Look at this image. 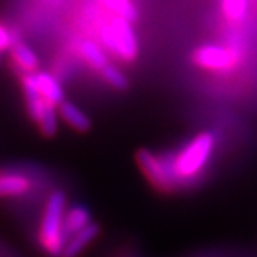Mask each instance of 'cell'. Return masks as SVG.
Returning a JSON list of instances; mask_svg holds the SVG:
<instances>
[{
    "label": "cell",
    "instance_id": "9a60e30c",
    "mask_svg": "<svg viewBox=\"0 0 257 257\" xmlns=\"http://www.w3.org/2000/svg\"><path fill=\"white\" fill-rule=\"evenodd\" d=\"M249 0H222V11L228 21L240 22L248 13Z\"/></svg>",
    "mask_w": 257,
    "mask_h": 257
},
{
    "label": "cell",
    "instance_id": "ac0fdd59",
    "mask_svg": "<svg viewBox=\"0 0 257 257\" xmlns=\"http://www.w3.org/2000/svg\"><path fill=\"white\" fill-rule=\"evenodd\" d=\"M14 42H17V41L13 39V36L7 30V27H4L2 24H0V54L5 53L7 50H11Z\"/></svg>",
    "mask_w": 257,
    "mask_h": 257
},
{
    "label": "cell",
    "instance_id": "277c9868",
    "mask_svg": "<svg viewBox=\"0 0 257 257\" xmlns=\"http://www.w3.org/2000/svg\"><path fill=\"white\" fill-rule=\"evenodd\" d=\"M137 163L143 175L155 189L171 192L178 186L172 175L168 158L158 157L148 149H140L137 152Z\"/></svg>",
    "mask_w": 257,
    "mask_h": 257
},
{
    "label": "cell",
    "instance_id": "8fae6325",
    "mask_svg": "<svg viewBox=\"0 0 257 257\" xmlns=\"http://www.w3.org/2000/svg\"><path fill=\"white\" fill-rule=\"evenodd\" d=\"M10 51H11V58H13L14 64L24 71V75H31V73L39 71L41 61H39L38 53H36L31 47L17 41V42H14V45L11 47Z\"/></svg>",
    "mask_w": 257,
    "mask_h": 257
},
{
    "label": "cell",
    "instance_id": "5b68a950",
    "mask_svg": "<svg viewBox=\"0 0 257 257\" xmlns=\"http://www.w3.org/2000/svg\"><path fill=\"white\" fill-rule=\"evenodd\" d=\"M192 61L197 67L209 71H229L238 61L237 53L223 45H203L194 51Z\"/></svg>",
    "mask_w": 257,
    "mask_h": 257
},
{
    "label": "cell",
    "instance_id": "30bf717a",
    "mask_svg": "<svg viewBox=\"0 0 257 257\" xmlns=\"http://www.w3.org/2000/svg\"><path fill=\"white\" fill-rule=\"evenodd\" d=\"M31 191V180L19 172H0V197H22Z\"/></svg>",
    "mask_w": 257,
    "mask_h": 257
},
{
    "label": "cell",
    "instance_id": "7c38bea8",
    "mask_svg": "<svg viewBox=\"0 0 257 257\" xmlns=\"http://www.w3.org/2000/svg\"><path fill=\"white\" fill-rule=\"evenodd\" d=\"M79 51H81V56L82 59L96 71H102L110 62H108V58L107 54L104 53V50L93 41H84L79 47Z\"/></svg>",
    "mask_w": 257,
    "mask_h": 257
},
{
    "label": "cell",
    "instance_id": "d6986e66",
    "mask_svg": "<svg viewBox=\"0 0 257 257\" xmlns=\"http://www.w3.org/2000/svg\"><path fill=\"white\" fill-rule=\"evenodd\" d=\"M0 58H2V54H0Z\"/></svg>",
    "mask_w": 257,
    "mask_h": 257
},
{
    "label": "cell",
    "instance_id": "ba28073f",
    "mask_svg": "<svg viewBox=\"0 0 257 257\" xmlns=\"http://www.w3.org/2000/svg\"><path fill=\"white\" fill-rule=\"evenodd\" d=\"M99 235V226L96 223H90L87 228L68 237L65 248L61 257H79Z\"/></svg>",
    "mask_w": 257,
    "mask_h": 257
},
{
    "label": "cell",
    "instance_id": "9c48e42d",
    "mask_svg": "<svg viewBox=\"0 0 257 257\" xmlns=\"http://www.w3.org/2000/svg\"><path fill=\"white\" fill-rule=\"evenodd\" d=\"M58 112H59V118L70 125L73 131L85 134L90 131L91 127V119L90 116L84 112L82 108H79L75 102L71 101H64L59 107H58Z\"/></svg>",
    "mask_w": 257,
    "mask_h": 257
},
{
    "label": "cell",
    "instance_id": "2e32d148",
    "mask_svg": "<svg viewBox=\"0 0 257 257\" xmlns=\"http://www.w3.org/2000/svg\"><path fill=\"white\" fill-rule=\"evenodd\" d=\"M104 4L108 10H112L115 16H119L128 22H135L138 17V10L131 0H104Z\"/></svg>",
    "mask_w": 257,
    "mask_h": 257
},
{
    "label": "cell",
    "instance_id": "4fadbf2b",
    "mask_svg": "<svg viewBox=\"0 0 257 257\" xmlns=\"http://www.w3.org/2000/svg\"><path fill=\"white\" fill-rule=\"evenodd\" d=\"M91 222V215L84 206H71L67 209L65 214V234L71 237L73 234L79 232L81 229L87 228Z\"/></svg>",
    "mask_w": 257,
    "mask_h": 257
},
{
    "label": "cell",
    "instance_id": "52a82bcc",
    "mask_svg": "<svg viewBox=\"0 0 257 257\" xmlns=\"http://www.w3.org/2000/svg\"><path fill=\"white\" fill-rule=\"evenodd\" d=\"M34 78H36V84H38V88L41 91L42 98L45 99V102H48L54 107H59L65 101L64 88L51 73L39 70L34 73Z\"/></svg>",
    "mask_w": 257,
    "mask_h": 257
},
{
    "label": "cell",
    "instance_id": "5bb4252c",
    "mask_svg": "<svg viewBox=\"0 0 257 257\" xmlns=\"http://www.w3.org/2000/svg\"><path fill=\"white\" fill-rule=\"evenodd\" d=\"M59 112L58 107H54L51 104H45L44 113L41 116V119L38 121V127L44 137L47 138H53L58 134V125H59Z\"/></svg>",
    "mask_w": 257,
    "mask_h": 257
},
{
    "label": "cell",
    "instance_id": "8992f818",
    "mask_svg": "<svg viewBox=\"0 0 257 257\" xmlns=\"http://www.w3.org/2000/svg\"><path fill=\"white\" fill-rule=\"evenodd\" d=\"M21 82H22L24 98H25V104H27V112H28L30 118L38 124V121L41 119V116L44 113V108H45L47 102L41 95L38 84H36L34 73H31V75H22Z\"/></svg>",
    "mask_w": 257,
    "mask_h": 257
},
{
    "label": "cell",
    "instance_id": "6da1fadb",
    "mask_svg": "<svg viewBox=\"0 0 257 257\" xmlns=\"http://www.w3.org/2000/svg\"><path fill=\"white\" fill-rule=\"evenodd\" d=\"M214 144L215 138L211 132H201L192 138L175 157L168 158L177 185L198 177L212 155Z\"/></svg>",
    "mask_w": 257,
    "mask_h": 257
},
{
    "label": "cell",
    "instance_id": "e0dca14e",
    "mask_svg": "<svg viewBox=\"0 0 257 257\" xmlns=\"http://www.w3.org/2000/svg\"><path fill=\"white\" fill-rule=\"evenodd\" d=\"M102 79L115 90H125L128 87V79L124 75V71H121L116 65L108 64L102 71H101Z\"/></svg>",
    "mask_w": 257,
    "mask_h": 257
},
{
    "label": "cell",
    "instance_id": "7a4b0ae2",
    "mask_svg": "<svg viewBox=\"0 0 257 257\" xmlns=\"http://www.w3.org/2000/svg\"><path fill=\"white\" fill-rule=\"evenodd\" d=\"M67 209V198L64 192L56 191L47 198L39 229V242L44 251L54 257L62 255V251L68 240L65 234Z\"/></svg>",
    "mask_w": 257,
    "mask_h": 257
},
{
    "label": "cell",
    "instance_id": "3957f363",
    "mask_svg": "<svg viewBox=\"0 0 257 257\" xmlns=\"http://www.w3.org/2000/svg\"><path fill=\"white\" fill-rule=\"evenodd\" d=\"M99 36L104 47L115 56L125 62H132L138 56V39L132 24L119 16L112 17L99 28Z\"/></svg>",
    "mask_w": 257,
    "mask_h": 257
}]
</instances>
